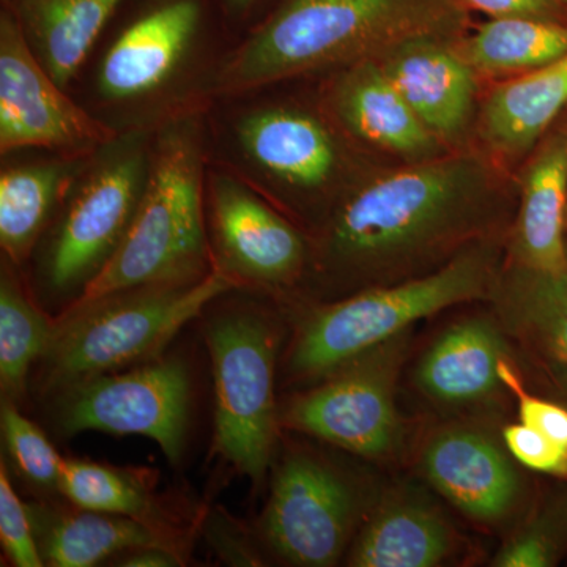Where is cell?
Here are the masks:
<instances>
[{
	"instance_id": "obj_33",
	"label": "cell",
	"mask_w": 567,
	"mask_h": 567,
	"mask_svg": "<svg viewBox=\"0 0 567 567\" xmlns=\"http://www.w3.org/2000/svg\"><path fill=\"white\" fill-rule=\"evenodd\" d=\"M499 380L517 395L522 423L532 425L567 451V410L528 394L513 369L503 360L499 363Z\"/></svg>"
},
{
	"instance_id": "obj_3",
	"label": "cell",
	"mask_w": 567,
	"mask_h": 567,
	"mask_svg": "<svg viewBox=\"0 0 567 567\" xmlns=\"http://www.w3.org/2000/svg\"><path fill=\"white\" fill-rule=\"evenodd\" d=\"M210 128V162L248 183L295 223L308 226V234L350 185L382 164L347 140L316 95L245 102Z\"/></svg>"
},
{
	"instance_id": "obj_31",
	"label": "cell",
	"mask_w": 567,
	"mask_h": 567,
	"mask_svg": "<svg viewBox=\"0 0 567 567\" xmlns=\"http://www.w3.org/2000/svg\"><path fill=\"white\" fill-rule=\"evenodd\" d=\"M0 543L11 565L44 566L29 507L14 492L6 461L0 462Z\"/></svg>"
},
{
	"instance_id": "obj_8",
	"label": "cell",
	"mask_w": 567,
	"mask_h": 567,
	"mask_svg": "<svg viewBox=\"0 0 567 567\" xmlns=\"http://www.w3.org/2000/svg\"><path fill=\"white\" fill-rule=\"evenodd\" d=\"M152 132H118L89 156L40 241L51 297L78 300L125 240L151 173Z\"/></svg>"
},
{
	"instance_id": "obj_4",
	"label": "cell",
	"mask_w": 567,
	"mask_h": 567,
	"mask_svg": "<svg viewBox=\"0 0 567 567\" xmlns=\"http://www.w3.org/2000/svg\"><path fill=\"white\" fill-rule=\"evenodd\" d=\"M208 107L181 112L153 128L151 173L132 227L102 274L71 305L210 274L205 212Z\"/></svg>"
},
{
	"instance_id": "obj_11",
	"label": "cell",
	"mask_w": 567,
	"mask_h": 567,
	"mask_svg": "<svg viewBox=\"0 0 567 567\" xmlns=\"http://www.w3.org/2000/svg\"><path fill=\"white\" fill-rule=\"evenodd\" d=\"M205 212L213 265L238 289L286 290L309 275V234L248 183L212 162Z\"/></svg>"
},
{
	"instance_id": "obj_26",
	"label": "cell",
	"mask_w": 567,
	"mask_h": 567,
	"mask_svg": "<svg viewBox=\"0 0 567 567\" xmlns=\"http://www.w3.org/2000/svg\"><path fill=\"white\" fill-rule=\"evenodd\" d=\"M2 260L0 274V385L2 398L20 401L33 364L50 347L55 320L41 311L17 274Z\"/></svg>"
},
{
	"instance_id": "obj_27",
	"label": "cell",
	"mask_w": 567,
	"mask_h": 567,
	"mask_svg": "<svg viewBox=\"0 0 567 567\" xmlns=\"http://www.w3.org/2000/svg\"><path fill=\"white\" fill-rule=\"evenodd\" d=\"M496 284L507 323L567 365V274L544 276L505 268Z\"/></svg>"
},
{
	"instance_id": "obj_12",
	"label": "cell",
	"mask_w": 567,
	"mask_h": 567,
	"mask_svg": "<svg viewBox=\"0 0 567 567\" xmlns=\"http://www.w3.org/2000/svg\"><path fill=\"white\" fill-rule=\"evenodd\" d=\"M401 361L399 338L336 369L297 395L279 423L364 457H385L401 443L394 382Z\"/></svg>"
},
{
	"instance_id": "obj_7",
	"label": "cell",
	"mask_w": 567,
	"mask_h": 567,
	"mask_svg": "<svg viewBox=\"0 0 567 567\" xmlns=\"http://www.w3.org/2000/svg\"><path fill=\"white\" fill-rule=\"evenodd\" d=\"M208 21L210 0H152L123 25L95 74L96 99L122 118L118 132L210 106V85L196 80Z\"/></svg>"
},
{
	"instance_id": "obj_35",
	"label": "cell",
	"mask_w": 567,
	"mask_h": 567,
	"mask_svg": "<svg viewBox=\"0 0 567 567\" xmlns=\"http://www.w3.org/2000/svg\"><path fill=\"white\" fill-rule=\"evenodd\" d=\"M112 566L122 567H177L183 565L177 548L169 546H144L123 551L114 559Z\"/></svg>"
},
{
	"instance_id": "obj_1",
	"label": "cell",
	"mask_w": 567,
	"mask_h": 567,
	"mask_svg": "<svg viewBox=\"0 0 567 567\" xmlns=\"http://www.w3.org/2000/svg\"><path fill=\"white\" fill-rule=\"evenodd\" d=\"M517 200V174L477 147L379 164L309 234V274L339 290L429 274L468 246L499 237Z\"/></svg>"
},
{
	"instance_id": "obj_16",
	"label": "cell",
	"mask_w": 567,
	"mask_h": 567,
	"mask_svg": "<svg viewBox=\"0 0 567 567\" xmlns=\"http://www.w3.org/2000/svg\"><path fill=\"white\" fill-rule=\"evenodd\" d=\"M461 39L416 37L375 59L425 128L450 151L475 147L483 96V81L458 51Z\"/></svg>"
},
{
	"instance_id": "obj_15",
	"label": "cell",
	"mask_w": 567,
	"mask_h": 567,
	"mask_svg": "<svg viewBox=\"0 0 567 567\" xmlns=\"http://www.w3.org/2000/svg\"><path fill=\"white\" fill-rule=\"evenodd\" d=\"M315 95L347 140L375 162L420 163L451 152L425 128L375 59L323 74Z\"/></svg>"
},
{
	"instance_id": "obj_13",
	"label": "cell",
	"mask_w": 567,
	"mask_h": 567,
	"mask_svg": "<svg viewBox=\"0 0 567 567\" xmlns=\"http://www.w3.org/2000/svg\"><path fill=\"white\" fill-rule=\"evenodd\" d=\"M117 130L70 99L29 48L21 29L0 11V153L44 151L85 156Z\"/></svg>"
},
{
	"instance_id": "obj_23",
	"label": "cell",
	"mask_w": 567,
	"mask_h": 567,
	"mask_svg": "<svg viewBox=\"0 0 567 567\" xmlns=\"http://www.w3.org/2000/svg\"><path fill=\"white\" fill-rule=\"evenodd\" d=\"M502 338L494 324L465 320L446 330L425 353L417 368V385L445 404L480 401L502 383Z\"/></svg>"
},
{
	"instance_id": "obj_22",
	"label": "cell",
	"mask_w": 567,
	"mask_h": 567,
	"mask_svg": "<svg viewBox=\"0 0 567 567\" xmlns=\"http://www.w3.org/2000/svg\"><path fill=\"white\" fill-rule=\"evenodd\" d=\"M126 0H0L41 65L62 89L80 73Z\"/></svg>"
},
{
	"instance_id": "obj_20",
	"label": "cell",
	"mask_w": 567,
	"mask_h": 567,
	"mask_svg": "<svg viewBox=\"0 0 567 567\" xmlns=\"http://www.w3.org/2000/svg\"><path fill=\"white\" fill-rule=\"evenodd\" d=\"M44 566L91 567L132 548L175 546L173 529L137 518L48 503L28 505Z\"/></svg>"
},
{
	"instance_id": "obj_6",
	"label": "cell",
	"mask_w": 567,
	"mask_h": 567,
	"mask_svg": "<svg viewBox=\"0 0 567 567\" xmlns=\"http://www.w3.org/2000/svg\"><path fill=\"white\" fill-rule=\"evenodd\" d=\"M499 237L468 246L429 274L368 287L312 309L295 336L290 372L297 379H323L399 338L417 320L484 297L499 276Z\"/></svg>"
},
{
	"instance_id": "obj_5",
	"label": "cell",
	"mask_w": 567,
	"mask_h": 567,
	"mask_svg": "<svg viewBox=\"0 0 567 567\" xmlns=\"http://www.w3.org/2000/svg\"><path fill=\"white\" fill-rule=\"evenodd\" d=\"M237 284L213 265L192 282L148 284L66 306L39 361V390L54 394L91 377L156 360L186 323Z\"/></svg>"
},
{
	"instance_id": "obj_34",
	"label": "cell",
	"mask_w": 567,
	"mask_h": 567,
	"mask_svg": "<svg viewBox=\"0 0 567 567\" xmlns=\"http://www.w3.org/2000/svg\"><path fill=\"white\" fill-rule=\"evenodd\" d=\"M462 9L488 18L532 17L567 21V9L558 0H456Z\"/></svg>"
},
{
	"instance_id": "obj_28",
	"label": "cell",
	"mask_w": 567,
	"mask_h": 567,
	"mask_svg": "<svg viewBox=\"0 0 567 567\" xmlns=\"http://www.w3.org/2000/svg\"><path fill=\"white\" fill-rule=\"evenodd\" d=\"M61 494L84 509L133 517L167 528L159 516L147 470L140 472L82 458H63Z\"/></svg>"
},
{
	"instance_id": "obj_29",
	"label": "cell",
	"mask_w": 567,
	"mask_h": 567,
	"mask_svg": "<svg viewBox=\"0 0 567 567\" xmlns=\"http://www.w3.org/2000/svg\"><path fill=\"white\" fill-rule=\"evenodd\" d=\"M0 427L7 453L18 472L43 492H61L63 458L39 425L28 420L13 399L2 398Z\"/></svg>"
},
{
	"instance_id": "obj_37",
	"label": "cell",
	"mask_w": 567,
	"mask_h": 567,
	"mask_svg": "<svg viewBox=\"0 0 567 567\" xmlns=\"http://www.w3.org/2000/svg\"><path fill=\"white\" fill-rule=\"evenodd\" d=\"M563 385H565V390L567 393V374H565V377H563Z\"/></svg>"
},
{
	"instance_id": "obj_2",
	"label": "cell",
	"mask_w": 567,
	"mask_h": 567,
	"mask_svg": "<svg viewBox=\"0 0 567 567\" xmlns=\"http://www.w3.org/2000/svg\"><path fill=\"white\" fill-rule=\"evenodd\" d=\"M470 17L456 0H279L219 61L213 96L320 78L416 37L461 39Z\"/></svg>"
},
{
	"instance_id": "obj_18",
	"label": "cell",
	"mask_w": 567,
	"mask_h": 567,
	"mask_svg": "<svg viewBox=\"0 0 567 567\" xmlns=\"http://www.w3.org/2000/svg\"><path fill=\"white\" fill-rule=\"evenodd\" d=\"M567 107V54L513 80L491 82L481 96L475 147L517 174Z\"/></svg>"
},
{
	"instance_id": "obj_21",
	"label": "cell",
	"mask_w": 567,
	"mask_h": 567,
	"mask_svg": "<svg viewBox=\"0 0 567 567\" xmlns=\"http://www.w3.org/2000/svg\"><path fill=\"white\" fill-rule=\"evenodd\" d=\"M91 155H52L35 162L3 164L0 173L3 259L17 267L28 262Z\"/></svg>"
},
{
	"instance_id": "obj_25",
	"label": "cell",
	"mask_w": 567,
	"mask_h": 567,
	"mask_svg": "<svg viewBox=\"0 0 567 567\" xmlns=\"http://www.w3.org/2000/svg\"><path fill=\"white\" fill-rule=\"evenodd\" d=\"M481 81L524 76L567 54V21L546 18H488L457 41Z\"/></svg>"
},
{
	"instance_id": "obj_24",
	"label": "cell",
	"mask_w": 567,
	"mask_h": 567,
	"mask_svg": "<svg viewBox=\"0 0 567 567\" xmlns=\"http://www.w3.org/2000/svg\"><path fill=\"white\" fill-rule=\"evenodd\" d=\"M445 518L420 499L383 503L354 544L350 566L432 567L453 551Z\"/></svg>"
},
{
	"instance_id": "obj_36",
	"label": "cell",
	"mask_w": 567,
	"mask_h": 567,
	"mask_svg": "<svg viewBox=\"0 0 567 567\" xmlns=\"http://www.w3.org/2000/svg\"><path fill=\"white\" fill-rule=\"evenodd\" d=\"M279 0H218L219 11L230 25L249 29L270 13Z\"/></svg>"
},
{
	"instance_id": "obj_32",
	"label": "cell",
	"mask_w": 567,
	"mask_h": 567,
	"mask_svg": "<svg viewBox=\"0 0 567 567\" xmlns=\"http://www.w3.org/2000/svg\"><path fill=\"white\" fill-rule=\"evenodd\" d=\"M503 436L507 450L520 464L547 475L567 476V451L532 425H507Z\"/></svg>"
},
{
	"instance_id": "obj_10",
	"label": "cell",
	"mask_w": 567,
	"mask_h": 567,
	"mask_svg": "<svg viewBox=\"0 0 567 567\" xmlns=\"http://www.w3.org/2000/svg\"><path fill=\"white\" fill-rule=\"evenodd\" d=\"M52 421L62 436L96 431L147 436L173 464L188 434L192 375L178 358L152 360L128 372H107L51 394Z\"/></svg>"
},
{
	"instance_id": "obj_9",
	"label": "cell",
	"mask_w": 567,
	"mask_h": 567,
	"mask_svg": "<svg viewBox=\"0 0 567 567\" xmlns=\"http://www.w3.org/2000/svg\"><path fill=\"white\" fill-rule=\"evenodd\" d=\"M215 380V451L254 484L274 453L279 412L275 401L278 333L257 309L213 317L205 328Z\"/></svg>"
},
{
	"instance_id": "obj_19",
	"label": "cell",
	"mask_w": 567,
	"mask_h": 567,
	"mask_svg": "<svg viewBox=\"0 0 567 567\" xmlns=\"http://www.w3.org/2000/svg\"><path fill=\"white\" fill-rule=\"evenodd\" d=\"M423 465L432 486L473 520L495 524L517 505L520 480L516 470L480 432H440L425 446Z\"/></svg>"
},
{
	"instance_id": "obj_30",
	"label": "cell",
	"mask_w": 567,
	"mask_h": 567,
	"mask_svg": "<svg viewBox=\"0 0 567 567\" xmlns=\"http://www.w3.org/2000/svg\"><path fill=\"white\" fill-rule=\"evenodd\" d=\"M567 550V495L551 499L533 520L502 547L499 567L555 566Z\"/></svg>"
},
{
	"instance_id": "obj_14",
	"label": "cell",
	"mask_w": 567,
	"mask_h": 567,
	"mask_svg": "<svg viewBox=\"0 0 567 567\" xmlns=\"http://www.w3.org/2000/svg\"><path fill=\"white\" fill-rule=\"evenodd\" d=\"M352 484L311 454H290L276 470L260 529L279 557L297 566H333L357 522Z\"/></svg>"
},
{
	"instance_id": "obj_17",
	"label": "cell",
	"mask_w": 567,
	"mask_h": 567,
	"mask_svg": "<svg viewBox=\"0 0 567 567\" xmlns=\"http://www.w3.org/2000/svg\"><path fill=\"white\" fill-rule=\"evenodd\" d=\"M518 200L506 268L544 276L567 274V122L537 142L517 171Z\"/></svg>"
},
{
	"instance_id": "obj_38",
	"label": "cell",
	"mask_w": 567,
	"mask_h": 567,
	"mask_svg": "<svg viewBox=\"0 0 567 567\" xmlns=\"http://www.w3.org/2000/svg\"><path fill=\"white\" fill-rule=\"evenodd\" d=\"M558 2H559V3H563V6H565V7H566V9H567V0H558Z\"/></svg>"
}]
</instances>
